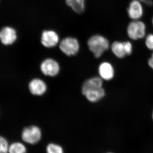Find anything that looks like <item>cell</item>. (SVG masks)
Listing matches in <instances>:
<instances>
[{
    "mask_svg": "<svg viewBox=\"0 0 153 153\" xmlns=\"http://www.w3.org/2000/svg\"><path fill=\"white\" fill-rule=\"evenodd\" d=\"M87 45L94 57L99 58L105 51L108 49L109 43L108 40L103 36L95 35L88 39Z\"/></svg>",
    "mask_w": 153,
    "mask_h": 153,
    "instance_id": "obj_1",
    "label": "cell"
},
{
    "mask_svg": "<svg viewBox=\"0 0 153 153\" xmlns=\"http://www.w3.org/2000/svg\"><path fill=\"white\" fill-rule=\"evenodd\" d=\"M42 133L41 128L37 126L32 125L23 129L21 138L24 142L28 144L34 145L41 140Z\"/></svg>",
    "mask_w": 153,
    "mask_h": 153,
    "instance_id": "obj_2",
    "label": "cell"
},
{
    "mask_svg": "<svg viewBox=\"0 0 153 153\" xmlns=\"http://www.w3.org/2000/svg\"><path fill=\"white\" fill-rule=\"evenodd\" d=\"M59 49L63 54L67 56H74L79 51V42L76 38L71 37H66L60 41Z\"/></svg>",
    "mask_w": 153,
    "mask_h": 153,
    "instance_id": "obj_3",
    "label": "cell"
},
{
    "mask_svg": "<svg viewBox=\"0 0 153 153\" xmlns=\"http://www.w3.org/2000/svg\"><path fill=\"white\" fill-rule=\"evenodd\" d=\"M146 33V25L141 21H134L131 22L128 27V35L132 40H136L144 38Z\"/></svg>",
    "mask_w": 153,
    "mask_h": 153,
    "instance_id": "obj_4",
    "label": "cell"
},
{
    "mask_svg": "<svg viewBox=\"0 0 153 153\" xmlns=\"http://www.w3.org/2000/svg\"><path fill=\"white\" fill-rule=\"evenodd\" d=\"M40 70L45 76L54 77L59 74L60 66L59 63L55 59L48 58L41 62Z\"/></svg>",
    "mask_w": 153,
    "mask_h": 153,
    "instance_id": "obj_5",
    "label": "cell"
},
{
    "mask_svg": "<svg viewBox=\"0 0 153 153\" xmlns=\"http://www.w3.org/2000/svg\"><path fill=\"white\" fill-rule=\"evenodd\" d=\"M59 41L58 34L51 30H44L41 33V44L44 47L51 48L57 46Z\"/></svg>",
    "mask_w": 153,
    "mask_h": 153,
    "instance_id": "obj_6",
    "label": "cell"
},
{
    "mask_svg": "<svg viewBox=\"0 0 153 153\" xmlns=\"http://www.w3.org/2000/svg\"><path fill=\"white\" fill-rule=\"evenodd\" d=\"M18 35L16 30L10 26H5L1 28L0 32L1 43L4 46L12 45L16 41Z\"/></svg>",
    "mask_w": 153,
    "mask_h": 153,
    "instance_id": "obj_7",
    "label": "cell"
},
{
    "mask_svg": "<svg viewBox=\"0 0 153 153\" xmlns=\"http://www.w3.org/2000/svg\"><path fill=\"white\" fill-rule=\"evenodd\" d=\"M28 88L30 93L35 96L44 95L47 91V88L46 82L38 78L32 79L29 82Z\"/></svg>",
    "mask_w": 153,
    "mask_h": 153,
    "instance_id": "obj_8",
    "label": "cell"
},
{
    "mask_svg": "<svg viewBox=\"0 0 153 153\" xmlns=\"http://www.w3.org/2000/svg\"><path fill=\"white\" fill-rule=\"evenodd\" d=\"M129 17L134 20H138L143 16V9L141 3L137 0H133L130 3L127 10Z\"/></svg>",
    "mask_w": 153,
    "mask_h": 153,
    "instance_id": "obj_9",
    "label": "cell"
},
{
    "mask_svg": "<svg viewBox=\"0 0 153 153\" xmlns=\"http://www.w3.org/2000/svg\"><path fill=\"white\" fill-rule=\"evenodd\" d=\"M102 80L101 77H93L85 80L83 82L81 88L83 95L88 91L97 89L102 87Z\"/></svg>",
    "mask_w": 153,
    "mask_h": 153,
    "instance_id": "obj_10",
    "label": "cell"
},
{
    "mask_svg": "<svg viewBox=\"0 0 153 153\" xmlns=\"http://www.w3.org/2000/svg\"><path fill=\"white\" fill-rule=\"evenodd\" d=\"M99 73L102 79L109 80L113 77L114 70L111 64L108 62H103L100 65Z\"/></svg>",
    "mask_w": 153,
    "mask_h": 153,
    "instance_id": "obj_11",
    "label": "cell"
},
{
    "mask_svg": "<svg viewBox=\"0 0 153 153\" xmlns=\"http://www.w3.org/2000/svg\"><path fill=\"white\" fill-rule=\"evenodd\" d=\"M105 94V92L102 87L97 89L88 91L84 94L88 100L94 102L101 100Z\"/></svg>",
    "mask_w": 153,
    "mask_h": 153,
    "instance_id": "obj_12",
    "label": "cell"
},
{
    "mask_svg": "<svg viewBox=\"0 0 153 153\" xmlns=\"http://www.w3.org/2000/svg\"><path fill=\"white\" fill-rule=\"evenodd\" d=\"M66 5L76 13L82 14L85 10V0H65Z\"/></svg>",
    "mask_w": 153,
    "mask_h": 153,
    "instance_id": "obj_13",
    "label": "cell"
},
{
    "mask_svg": "<svg viewBox=\"0 0 153 153\" xmlns=\"http://www.w3.org/2000/svg\"><path fill=\"white\" fill-rule=\"evenodd\" d=\"M111 49L114 54L119 58H123L127 55L124 42H114L111 45Z\"/></svg>",
    "mask_w": 153,
    "mask_h": 153,
    "instance_id": "obj_14",
    "label": "cell"
},
{
    "mask_svg": "<svg viewBox=\"0 0 153 153\" xmlns=\"http://www.w3.org/2000/svg\"><path fill=\"white\" fill-rule=\"evenodd\" d=\"M25 145L20 142H15L10 145L9 153H27Z\"/></svg>",
    "mask_w": 153,
    "mask_h": 153,
    "instance_id": "obj_15",
    "label": "cell"
},
{
    "mask_svg": "<svg viewBox=\"0 0 153 153\" xmlns=\"http://www.w3.org/2000/svg\"><path fill=\"white\" fill-rule=\"evenodd\" d=\"M46 153H64L63 148L56 143H50L46 147Z\"/></svg>",
    "mask_w": 153,
    "mask_h": 153,
    "instance_id": "obj_16",
    "label": "cell"
},
{
    "mask_svg": "<svg viewBox=\"0 0 153 153\" xmlns=\"http://www.w3.org/2000/svg\"><path fill=\"white\" fill-rule=\"evenodd\" d=\"M10 145L7 139L4 137L1 136L0 138V153H9Z\"/></svg>",
    "mask_w": 153,
    "mask_h": 153,
    "instance_id": "obj_17",
    "label": "cell"
},
{
    "mask_svg": "<svg viewBox=\"0 0 153 153\" xmlns=\"http://www.w3.org/2000/svg\"><path fill=\"white\" fill-rule=\"evenodd\" d=\"M146 44L148 49L153 50V34H149L147 36Z\"/></svg>",
    "mask_w": 153,
    "mask_h": 153,
    "instance_id": "obj_18",
    "label": "cell"
},
{
    "mask_svg": "<svg viewBox=\"0 0 153 153\" xmlns=\"http://www.w3.org/2000/svg\"><path fill=\"white\" fill-rule=\"evenodd\" d=\"M125 47L126 53L127 55H130L131 54L132 51V46L131 43L128 41L124 42Z\"/></svg>",
    "mask_w": 153,
    "mask_h": 153,
    "instance_id": "obj_19",
    "label": "cell"
},
{
    "mask_svg": "<svg viewBox=\"0 0 153 153\" xmlns=\"http://www.w3.org/2000/svg\"><path fill=\"white\" fill-rule=\"evenodd\" d=\"M141 3L145 4L146 5L148 6H152L153 2L152 0H137Z\"/></svg>",
    "mask_w": 153,
    "mask_h": 153,
    "instance_id": "obj_20",
    "label": "cell"
},
{
    "mask_svg": "<svg viewBox=\"0 0 153 153\" xmlns=\"http://www.w3.org/2000/svg\"><path fill=\"white\" fill-rule=\"evenodd\" d=\"M148 63H149V66L153 69V54L152 55V57L149 60Z\"/></svg>",
    "mask_w": 153,
    "mask_h": 153,
    "instance_id": "obj_21",
    "label": "cell"
},
{
    "mask_svg": "<svg viewBox=\"0 0 153 153\" xmlns=\"http://www.w3.org/2000/svg\"><path fill=\"white\" fill-rule=\"evenodd\" d=\"M152 25H153V17L152 18Z\"/></svg>",
    "mask_w": 153,
    "mask_h": 153,
    "instance_id": "obj_22",
    "label": "cell"
},
{
    "mask_svg": "<svg viewBox=\"0 0 153 153\" xmlns=\"http://www.w3.org/2000/svg\"></svg>",
    "mask_w": 153,
    "mask_h": 153,
    "instance_id": "obj_23",
    "label": "cell"
},
{
    "mask_svg": "<svg viewBox=\"0 0 153 153\" xmlns=\"http://www.w3.org/2000/svg\"></svg>",
    "mask_w": 153,
    "mask_h": 153,
    "instance_id": "obj_24",
    "label": "cell"
}]
</instances>
